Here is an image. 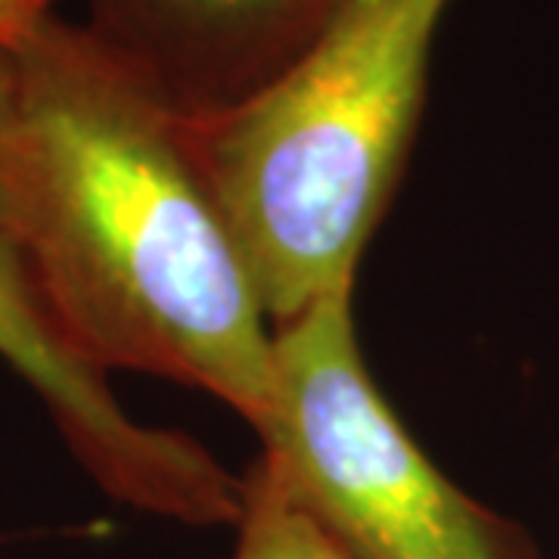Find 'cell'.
Returning <instances> with one entry per match:
<instances>
[{"label":"cell","instance_id":"cell-1","mask_svg":"<svg viewBox=\"0 0 559 559\" xmlns=\"http://www.w3.org/2000/svg\"><path fill=\"white\" fill-rule=\"evenodd\" d=\"M3 234L94 367L202 389L261 432L277 326L193 124L57 13L13 50Z\"/></svg>","mask_w":559,"mask_h":559},{"label":"cell","instance_id":"cell-2","mask_svg":"<svg viewBox=\"0 0 559 559\" xmlns=\"http://www.w3.org/2000/svg\"><path fill=\"white\" fill-rule=\"evenodd\" d=\"M448 3L352 0L252 100L190 121L274 326L355 289L417 138Z\"/></svg>","mask_w":559,"mask_h":559},{"label":"cell","instance_id":"cell-3","mask_svg":"<svg viewBox=\"0 0 559 559\" xmlns=\"http://www.w3.org/2000/svg\"><path fill=\"white\" fill-rule=\"evenodd\" d=\"M283 495L348 559H540L520 522L448 479L360 355L352 293L274 330V407L259 432Z\"/></svg>","mask_w":559,"mask_h":559},{"label":"cell","instance_id":"cell-4","mask_svg":"<svg viewBox=\"0 0 559 559\" xmlns=\"http://www.w3.org/2000/svg\"><path fill=\"white\" fill-rule=\"evenodd\" d=\"M0 360L35 392L69 454L109 498L193 528H237L242 479L200 441L143 426L121 407L109 373L81 355L7 234H0Z\"/></svg>","mask_w":559,"mask_h":559},{"label":"cell","instance_id":"cell-5","mask_svg":"<svg viewBox=\"0 0 559 559\" xmlns=\"http://www.w3.org/2000/svg\"><path fill=\"white\" fill-rule=\"evenodd\" d=\"M87 32L175 116L212 121L314 47L352 0H84Z\"/></svg>","mask_w":559,"mask_h":559},{"label":"cell","instance_id":"cell-6","mask_svg":"<svg viewBox=\"0 0 559 559\" xmlns=\"http://www.w3.org/2000/svg\"><path fill=\"white\" fill-rule=\"evenodd\" d=\"M242 491L234 559H348L283 495L261 460L242 476Z\"/></svg>","mask_w":559,"mask_h":559},{"label":"cell","instance_id":"cell-7","mask_svg":"<svg viewBox=\"0 0 559 559\" xmlns=\"http://www.w3.org/2000/svg\"><path fill=\"white\" fill-rule=\"evenodd\" d=\"M53 13L57 0H0V53L16 50Z\"/></svg>","mask_w":559,"mask_h":559},{"label":"cell","instance_id":"cell-8","mask_svg":"<svg viewBox=\"0 0 559 559\" xmlns=\"http://www.w3.org/2000/svg\"><path fill=\"white\" fill-rule=\"evenodd\" d=\"M13 119V50L0 53V234L7 227V140Z\"/></svg>","mask_w":559,"mask_h":559}]
</instances>
